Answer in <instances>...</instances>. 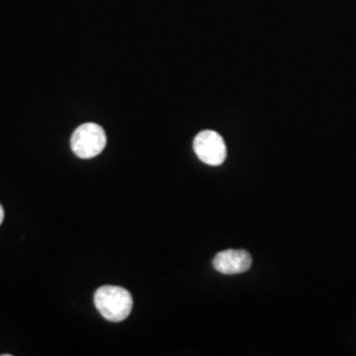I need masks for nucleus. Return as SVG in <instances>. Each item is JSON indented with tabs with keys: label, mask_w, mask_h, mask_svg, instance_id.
<instances>
[{
	"label": "nucleus",
	"mask_w": 356,
	"mask_h": 356,
	"mask_svg": "<svg viewBox=\"0 0 356 356\" xmlns=\"http://www.w3.org/2000/svg\"><path fill=\"white\" fill-rule=\"evenodd\" d=\"M193 147L197 157L207 165H220L225 163L227 156V148L223 138L211 129L200 132L194 139Z\"/></svg>",
	"instance_id": "3"
},
{
	"label": "nucleus",
	"mask_w": 356,
	"mask_h": 356,
	"mask_svg": "<svg viewBox=\"0 0 356 356\" xmlns=\"http://www.w3.org/2000/svg\"><path fill=\"white\" fill-rule=\"evenodd\" d=\"M3 219H4V210H3V207L0 204V225L3 223Z\"/></svg>",
	"instance_id": "5"
},
{
	"label": "nucleus",
	"mask_w": 356,
	"mask_h": 356,
	"mask_svg": "<svg viewBox=\"0 0 356 356\" xmlns=\"http://www.w3.org/2000/svg\"><path fill=\"white\" fill-rule=\"evenodd\" d=\"M107 144L106 132L99 124L85 123L76 128L72 135L70 145L79 159H92L102 152Z\"/></svg>",
	"instance_id": "2"
},
{
	"label": "nucleus",
	"mask_w": 356,
	"mask_h": 356,
	"mask_svg": "<svg viewBox=\"0 0 356 356\" xmlns=\"http://www.w3.org/2000/svg\"><path fill=\"white\" fill-rule=\"evenodd\" d=\"M213 266L219 273L239 275L247 272L252 266V256L244 250H226L216 254Z\"/></svg>",
	"instance_id": "4"
},
{
	"label": "nucleus",
	"mask_w": 356,
	"mask_h": 356,
	"mask_svg": "<svg viewBox=\"0 0 356 356\" xmlns=\"http://www.w3.org/2000/svg\"><path fill=\"white\" fill-rule=\"evenodd\" d=\"M94 304L103 318L110 322H122L131 314L134 300L127 289L104 285L94 294Z\"/></svg>",
	"instance_id": "1"
}]
</instances>
